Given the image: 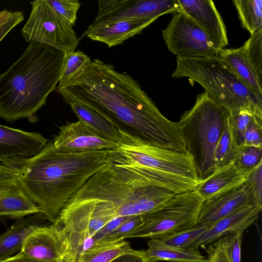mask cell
<instances>
[{
	"label": "cell",
	"instance_id": "5b68a950",
	"mask_svg": "<svg viewBox=\"0 0 262 262\" xmlns=\"http://www.w3.org/2000/svg\"><path fill=\"white\" fill-rule=\"evenodd\" d=\"M119 130L121 140L116 149L123 161L147 174L157 186L174 194L195 189L200 181L188 152L154 145Z\"/></svg>",
	"mask_w": 262,
	"mask_h": 262
},
{
	"label": "cell",
	"instance_id": "e575fe53",
	"mask_svg": "<svg viewBox=\"0 0 262 262\" xmlns=\"http://www.w3.org/2000/svg\"><path fill=\"white\" fill-rule=\"evenodd\" d=\"M246 145L262 147V119L252 122L241 134L237 143V147Z\"/></svg>",
	"mask_w": 262,
	"mask_h": 262
},
{
	"label": "cell",
	"instance_id": "ba28073f",
	"mask_svg": "<svg viewBox=\"0 0 262 262\" xmlns=\"http://www.w3.org/2000/svg\"><path fill=\"white\" fill-rule=\"evenodd\" d=\"M116 217V210L109 201L74 194L57 217L69 241V251L64 262H77L89 248L95 233Z\"/></svg>",
	"mask_w": 262,
	"mask_h": 262
},
{
	"label": "cell",
	"instance_id": "d6a6232c",
	"mask_svg": "<svg viewBox=\"0 0 262 262\" xmlns=\"http://www.w3.org/2000/svg\"><path fill=\"white\" fill-rule=\"evenodd\" d=\"M48 3L72 26L77 19V13L81 6L78 0H47Z\"/></svg>",
	"mask_w": 262,
	"mask_h": 262
},
{
	"label": "cell",
	"instance_id": "9c48e42d",
	"mask_svg": "<svg viewBox=\"0 0 262 262\" xmlns=\"http://www.w3.org/2000/svg\"><path fill=\"white\" fill-rule=\"evenodd\" d=\"M204 201L195 190L174 194L157 209L143 215L142 224L125 239L160 238L191 228L198 224Z\"/></svg>",
	"mask_w": 262,
	"mask_h": 262
},
{
	"label": "cell",
	"instance_id": "cb8c5ba5",
	"mask_svg": "<svg viewBox=\"0 0 262 262\" xmlns=\"http://www.w3.org/2000/svg\"><path fill=\"white\" fill-rule=\"evenodd\" d=\"M144 251L147 262L167 260L172 262H208L198 249L180 248L166 245L157 238L148 239Z\"/></svg>",
	"mask_w": 262,
	"mask_h": 262
},
{
	"label": "cell",
	"instance_id": "603a6c76",
	"mask_svg": "<svg viewBox=\"0 0 262 262\" xmlns=\"http://www.w3.org/2000/svg\"><path fill=\"white\" fill-rule=\"evenodd\" d=\"M40 212L17 181L0 186V220L20 219Z\"/></svg>",
	"mask_w": 262,
	"mask_h": 262
},
{
	"label": "cell",
	"instance_id": "74e56055",
	"mask_svg": "<svg viewBox=\"0 0 262 262\" xmlns=\"http://www.w3.org/2000/svg\"><path fill=\"white\" fill-rule=\"evenodd\" d=\"M206 248L208 262H231L224 245L218 239Z\"/></svg>",
	"mask_w": 262,
	"mask_h": 262
},
{
	"label": "cell",
	"instance_id": "ac0fdd59",
	"mask_svg": "<svg viewBox=\"0 0 262 262\" xmlns=\"http://www.w3.org/2000/svg\"><path fill=\"white\" fill-rule=\"evenodd\" d=\"M48 142L38 133L25 132L0 124V161L34 156Z\"/></svg>",
	"mask_w": 262,
	"mask_h": 262
},
{
	"label": "cell",
	"instance_id": "52a82bcc",
	"mask_svg": "<svg viewBox=\"0 0 262 262\" xmlns=\"http://www.w3.org/2000/svg\"><path fill=\"white\" fill-rule=\"evenodd\" d=\"M171 76L187 77L199 83L229 114L241 110L262 113V107L219 57L177 58Z\"/></svg>",
	"mask_w": 262,
	"mask_h": 262
},
{
	"label": "cell",
	"instance_id": "ab89813d",
	"mask_svg": "<svg viewBox=\"0 0 262 262\" xmlns=\"http://www.w3.org/2000/svg\"><path fill=\"white\" fill-rule=\"evenodd\" d=\"M24 18L23 12L17 11L16 14L6 23L0 27V42L5 36Z\"/></svg>",
	"mask_w": 262,
	"mask_h": 262
},
{
	"label": "cell",
	"instance_id": "f35d334b",
	"mask_svg": "<svg viewBox=\"0 0 262 262\" xmlns=\"http://www.w3.org/2000/svg\"><path fill=\"white\" fill-rule=\"evenodd\" d=\"M111 262H147L143 250H134L123 254L112 260Z\"/></svg>",
	"mask_w": 262,
	"mask_h": 262
},
{
	"label": "cell",
	"instance_id": "9a60e30c",
	"mask_svg": "<svg viewBox=\"0 0 262 262\" xmlns=\"http://www.w3.org/2000/svg\"><path fill=\"white\" fill-rule=\"evenodd\" d=\"M53 142L55 148L63 153L114 149L119 144L102 137L80 120L60 126Z\"/></svg>",
	"mask_w": 262,
	"mask_h": 262
},
{
	"label": "cell",
	"instance_id": "ffe728a7",
	"mask_svg": "<svg viewBox=\"0 0 262 262\" xmlns=\"http://www.w3.org/2000/svg\"><path fill=\"white\" fill-rule=\"evenodd\" d=\"M155 20L135 19L89 26L84 35L92 40L102 42L108 47L123 43L127 39L140 33Z\"/></svg>",
	"mask_w": 262,
	"mask_h": 262
},
{
	"label": "cell",
	"instance_id": "8fae6325",
	"mask_svg": "<svg viewBox=\"0 0 262 262\" xmlns=\"http://www.w3.org/2000/svg\"><path fill=\"white\" fill-rule=\"evenodd\" d=\"M162 37L177 58L218 57L221 50L203 29L181 9L173 13Z\"/></svg>",
	"mask_w": 262,
	"mask_h": 262
},
{
	"label": "cell",
	"instance_id": "7c38bea8",
	"mask_svg": "<svg viewBox=\"0 0 262 262\" xmlns=\"http://www.w3.org/2000/svg\"><path fill=\"white\" fill-rule=\"evenodd\" d=\"M261 165L243 184L204 200L198 223L211 224L248 205L261 204Z\"/></svg>",
	"mask_w": 262,
	"mask_h": 262
},
{
	"label": "cell",
	"instance_id": "4fadbf2b",
	"mask_svg": "<svg viewBox=\"0 0 262 262\" xmlns=\"http://www.w3.org/2000/svg\"><path fill=\"white\" fill-rule=\"evenodd\" d=\"M180 10L178 0H100L95 26L121 20L151 19Z\"/></svg>",
	"mask_w": 262,
	"mask_h": 262
},
{
	"label": "cell",
	"instance_id": "7bdbcfd3",
	"mask_svg": "<svg viewBox=\"0 0 262 262\" xmlns=\"http://www.w3.org/2000/svg\"><path fill=\"white\" fill-rule=\"evenodd\" d=\"M16 11H11L5 10L0 11V27L9 21L11 18L15 16Z\"/></svg>",
	"mask_w": 262,
	"mask_h": 262
},
{
	"label": "cell",
	"instance_id": "7402d4cb",
	"mask_svg": "<svg viewBox=\"0 0 262 262\" xmlns=\"http://www.w3.org/2000/svg\"><path fill=\"white\" fill-rule=\"evenodd\" d=\"M46 220L40 212L16 219L0 235V261L20 251L27 237L36 228L44 225L43 223Z\"/></svg>",
	"mask_w": 262,
	"mask_h": 262
},
{
	"label": "cell",
	"instance_id": "d590c367",
	"mask_svg": "<svg viewBox=\"0 0 262 262\" xmlns=\"http://www.w3.org/2000/svg\"><path fill=\"white\" fill-rule=\"evenodd\" d=\"M244 231H239L219 239L224 245L231 262H241V248Z\"/></svg>",
	"mask_w": 262,
	"mask_h": 262
},
{
	"label": "cell",
	"instance_id": "7a4b0ae2",
	"mask_svg": "<svg viewBox=\"0 0 262 262\" xmlns=\"http://www.w3.org/2000/svg\"><path fill=\"white\" fill-rule=\"evenodd\" d=\"M116 153L115 149L63 153L48 141L35 156L6 159L2 164L16 174L23 191L52 223L86 182L113 162Z\"/></svg>",
	"mask_w": 262,
	"mask_h": 262
},
{
	"label": "cell",
	"instance_id": "d4e9b609",
	"mask_svg": "<svg viewBox=\"0 0 262 262\" xmlns=\"http://www.w3.org/2000/svg\"><path fill=\"white\" fill-rule=\"evenodd\" d=\"M69 104L79 120L102 137L118 144L120 142L121 136L119 130L103 116L85 104L77 102Z\"/></svg>",
	"mask_w": 262,
	"mask_h": 262
},
{
	"label": "cell",
	"instance_id": "8992f818",
	"mask_svg": "<svg viewBox=\"0 0 262 262\" xmlns=\"http://www.w3.org/2000/svg\"><path fill=\"white\" fill-rule=\"evenodd\" d=\"M229 115L204 92L197 96L192 107L186 111L178 122L200 181L215 170V148Z\"/></svg>",
	"mask_w": 262,
	"mask_h": 262
},
{
	"label": "cell",
	"instance_id": "5bb4252c",
	"mask_svg": "<svg viewBox=\"0 0 262 262\" xmlns=\"http://www.w3.org/2000/svg\"><path fill=\"white\" fill-rule=\"evenodd\" d=\"M20 251L40 260L64 262L69 251L67 234L56 218L51 224L33 231L25 239Z\"/></svg>",
	"mask_w": 262,
	"mask_h": 262
},
{
	"label": "cell",
	"instance_id": "44dd1931",
	"mask_svg": "<svg viewBox=\"0 0 262 262\" xmlns=\"http://www.w3.org/2000/svg\"><path fill=\"white\" fill-rule=\"evenodd\" d=\"M262 107V80L248 61L239 48L222 49L218 56Z\"/></svg>",
	"mask_w": 262,
	"mask_h": 262
},
{
	"label": "cell",
	"instance_id": "1f68e13d",
	"mask_svg": "<svg viewBox=\"0 0 262 262\" xmlns=\"http://www.w3.org/2000/svg\"><path fill=\"white\" fill-rule=\"evenodd\" d=\"M90 60V57L80 50L66 53L58 85L64 84Z\"/></svg>",
	"mask_w": 262,
	"mask_h": 262
},
{
	"label": "cell",
	"instance_id": "f1b7e54d",
	"mask_svg": "<svg viewBox=\"0 0 262 262\" xmlns=\"http://www.w3.org/2000/svg\"><path fill=\"white\" fill-rule=\"evenodd\" d=\"M236 148V146L232 137L228 118L227 123L215 148L213 158L214 169L232 161Z\"/></svg>",
	"mask_w": 262,
	"mask_h": 262
},
{
	"label": "cell",
	"instance_id": "30bf717a",
	"mask_svg": "<svg viewBox=\"0 0 262 262\" xmlns=\"http://www.w3.org/2000/svg\"><path fill=\"white\" fill-rule=\"evenodd\" d=\"M30 3L29 17L21 30L26 41L47 45L66 53L75 51L78 39L73 26L47 0H37Z\"/></svg>",
	"mask_w": 262,
	"mask_h": 262
},
{
	"label": "cell",
	"instance_id": "f546056e",
	"mask_svg": "<svg viewBox=\"0 0 262 262\" xmlns=\"http://www.w3.org/2000/svg\"><path fill=\"white\" fill-rule=\"evenodd\" d=\"M210 224H197L194 227L169 236L157 238L171 246L188 248L209 227Z\"/></svg>",
	"mask_w": 262,
	"mask_h": 262
},
{
	"label": "cell",
	"instance_id": "4316f807",
	"mask_svg": "<svg viewBox=\"0 0 262 262\" xmlns=\"http://www.w3.org/2000/svg\"><path fill=\"white\" fill-rule=\"evenodd\" d=\"M242 26L251 35L262 30V0L233 1Z\"/></svg>",
	"mask_w": 262,
	"mask_h": 262
},
{
	"label": "cell",
	"instance_id": "277c9868",
	"mask_svg": "<svg viewBox=\"0 0 262 262\" xmlns=\"http://www.w3.org/2000/svg\"><path fill=\"white\" fill-rule=\"evenodd\" d=\"M74 194L109 201L118 217L144 215L174 193L157 186L147 174L123 161L117 151L113 162L93 174Z\"/></svg>",
	"mask_w": 262,
	"mask_h": 262
},
{
	"label": "cell",
	"instance_id": "e0dca14e",
	"mask_svg": "<svg viewBox=\"0 0 262 262\" xmlns=\"http://www.w3.org/2000/svg\"><path fill=\"white\" fill-rule=\"evenodd\" d=\"M261 208V204L258 203L250 204L211 224L188 248L205 247L226 235L245 231L258 219Z\"/></svg>",
	"mask_w": 262,
	"mask_h": 262
},
{
	"label": "cell",
	"instance_id": "6da1fadb",
	"mask_svg": "<svg viewBox=\"0 0 262 262\" xmlns=\"http://www.w3.org/2000/svg\"><path fill=\"white\" fill-rule=\"evenodd\" d=\"M57 91L66 103L77 102L97 111L119 130L154 145L187 152L178 122L166 118L140 85L111 64L90 60Z\"/></svg>",
	"mask_w": 262,
	"mask_h": 262
},
{
	"label": "cell",
	"instance_id": "484cf974",
	"mask_svg": "<svg viewBox=\"0 0 262 262\" xmlns=\"http://www.w3.org/2000/svg\"><path fill=\"white\" fill-rule=\"evenodd\" d=\"M134 250L125 239L100 243L85 250L77 262H111Z\"/></svg>",
	"mask_w": 262,
	"mask_h": 262
},
{
	"label": "cell",
	"instance_id": "8d00e7d4",
	"mask_svg": "<svg viewBox=\"0 0 262 262\" xmlns=\"http://www.w3.org/2000/svg\"><path fill=\"white\" fill-rule=\"evenodd\" d=\"M130 216H120L116 217L107 223L104 226L96 232L92 238L89 243V248L100 243L120 225L129 219Z\"/></svg>",
	"mask_w": 262,
	"mask_h": 262
},
{
	"label": "cell",
	"instance_id": "836d02e7",
	"mask_svg": "<svg viewBox=\"0 0 262 262\" xmlns=\"http://www.w3.org/2000/svg\"><path fill=\"white\" fill-rule=\"evenodd\" d=\"M143 222V215L132 216L120 225L99 244L125 239L126 236L140 227Z\"/></svg>",
	"mask_w": 262,
	"mask_h": 262
},
{
	"label": "cell",
	"instance_id": "b9f144b4",
	"mask_svg": "<svg viewBox=\"0 0 262 262\" xmlns=\"http://www.w3.org/2000/svg\"><path fill=\"white\" fill-rule=\"evenodd\" d=\"M0 262H54L42 261L33 258L29 256H28L21 251H19L17 254L14 255L11 257L7 258L5 260H2Z\"/></svg>",
	"mask_w": 262,
	"mask_h": 262
},
{
	"label": "cell",
	"instance_id": "60d3db41",
	"mask_svg": "<svg viewBox=\"0 0 262 262\" xmlns=\"http://www.w3.org/2000/svg\"><path fill=\"white\" fill-rule=\"evenodd\" d=\"M17 181L16 174L8 167L0 165V186Z\"/></svg>",
	"mask_w": 262,
	"mask_h": 262
},
{
	"label": "cell",
	"instance_id": "2e32d148",
	"mask_svg": "<svg viewBox=\"0 0 262 262\" xmlns=\"http://www.w3.org/2000/svg\"><path fill=\"white\" fill-rule=\"evenodd\" d=\"M180 9L192 19L220 49L228 45L223 19L211 0H178Z\"/></svg>",
	"mask_w": 262,
	"mask_h": 262
},
{
	"label": "cell",
	"instance_id": "3957f363",
	"mask_svg": "<svg viewBox=\"0 0 262 262\" xmlns=\"http://www.w3.org/2000/svg\"><path fill=\"white\" fill-rule=\"evenodd\" d=\"M66 53L31 42L21 56L0 74V117L7 122L33 116L59 82Z\"/></svg>",
	"mask_w": 262,
	"mask_h": 262
},
{
	"label": "cell",
	"instance_id": "4dcf8cb0",
	"mask_svg": "<svg viewBox=\"0 0 262 262\" xmlns=\"http://www.w3.org/2000/svg\"><path fill=\"white\" fill-rule=\"evenodd\" d=\"M262 147L240 145L235 151L233 161L242 169L257 168L262 165Z\"/></svg>",
	"mask_w": 262,
	"mask_h": 262
},
{
	"label": "cell",
	"instance_id": "83f0119b",
	"mask_svg": "<svg viewBox=\"0 0 262 262\" xmlns=\"http://www.w3.org/2000/svg\"><path fill=\"white\" fill-rule=\"evenodd\" d=\"M240 48L259 78L262 80V30L251 35Z\"/></svg>",
	"mask_w": 262,
	"mask_h": 262
},
{
	"label": "cell",
	"instance_id": "d6986e66",
	"mask_svg": "<svg viewBox=\"0 0 262 262\" xmlns=\"http://www.w3.org/2000/svg\"><path fill=\"white\" fill-rule=\"evenodd\" d=\"M256 169H241L232 160L216 168L207 178L200 181L195 190L206 200L243 184L249 180Z\"/></svg>",
	"mask_w": 262,
	"mask_h": 262
}]
</instances>
